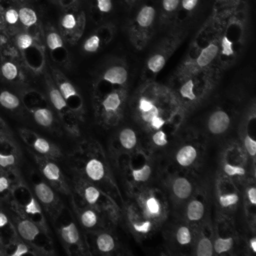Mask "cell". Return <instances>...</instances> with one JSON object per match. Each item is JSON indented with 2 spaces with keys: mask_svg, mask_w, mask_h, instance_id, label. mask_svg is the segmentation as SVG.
Returning <instances> with one entry per match:
<instances>
[{
  "mask_svg": "<svg viewBox=\"0 0 256 256\" xmlns=\"http://www.w3.org/2000/svg\"><path fill=\"white\" fill-rule=\"evenodd\" d=\"M238 201H239V196L237 193L231 192V193H226L219 196V203L224 208L232 207L236 205Z\"/></svg>",
  "mask_w": 256,
  "mask_h": 256,
  "instance_id": "cell-35",
  "label": "cell"
},
{
  "mask_svg": "<svg viewBox=\"0 0 256 256\" xmlns=\"http://www.w3.org/2000/svg\"><path fill=\"white\" fill-rule=\"evenodd\" d=\"M231 118L223 110H215L207 119V129L213 135H222L230 127Z\"/></svg>",
  "mask_w": 256,
  "mask_h": 256,
  "instance_id": "cell-8",
  "label": "cell"
},
{
  "mask_svg": "<svg viewBox=\"0 0 256 256\" xmlns=\"http://www.w3.org/2000/svg\"><path fill=\"white\" fill-rule=\"evenodd\" d=\"M81 223L86 228H92L98 223V215L92 209L84 210L80 216Z\"/></svg>",
  "mask_w": 256,
  "mask_h": 256,
  "instance_id": "cell-30",
  "label": "cell"
},
{
  "mask_svg": "<svg viewBox=\"0 0 256 256\" xmlns=\"http://www.w3.org/2000/svg\"><path fill=\"white\" fill-rule=\"evenodd\" d=\"M250 248L253 253L256 252V239L254 237L250 239Z\"/></svg>",
  "mask_w": 256,
  "mask_h": 256,
  "instance_id": "cell-52",
  "label": "cell"
},
{
  "mask_svg": "<svg viewBox=\"0 0 256 256\" xmlns=\"http://www.w3.org/2000/svg\"><path fill=\"white\" fill-rule=\"evenodd\" d=\"M16 44L20 49H27L29 48L32 44H33V38L32 36L27 33V32H23V33H19L16 37Z\"/></svg>",
  "mask_w": 256,
  "mask_h": 256,
  "instance_id": "cell-39",
  "label": "cell"
},
{
  "mask_svg": "<svg viewBox=\"0 0 256 256\" xmlns=\"http://www.w3.org/2000/svg\"><path fill=\"white\" fill-rule=\"evenodd\" d=\"M34 118L38 124L48 127L53 122V114L47 108H39L34 112Z\"/></svg>",
  "mask_w": 256,
  "mask_h": 256,
  "instance_id": "cell-24",
  "label": "cell"
},
{
  "mask_svg": "<svg viewBox=\"0 0 256 256\" xmlns=\"http://www.w3.org/2000/svg\"><path fill=\"white\" fill-rule=\"evenodd\" d=\"M195 255L197 256H212L214 254L212 241L205 236H201L195 243Z\"/></svg>",
  "mask_w": 256,
  "mask_h": 256,
  "instance_id": "cell-19",
  "label": "cell"
},
{
  "mask_svg": "<svg viewBox=\"0 0 256 256\" xmlns=\"http://www.w3.org/2000/svg\"><path fill=\"white\" fill-rule=\"evenodd\" d=\"M27 252H28L27 246L24 245V244H19L16 248V251L13 253V256H21V255H23Z\"/></svg>",
  "mask_w": 256,
  "mask_h": 256,
  "instance_id": "cell-49",
  "label": "cell"
},
{
  "mask_svg": "<svg viewBox=\"0 0 256 256\" xmlns=\"http://www.w3.org/2000/svg\"><path fill=\"white\" fill-rule=\"evenodd\" d=\"M17 67L11 63V62H7L5 63L3 66H2V74L5 78L9 79V80H12L14 79L16 76H17Z\"/></svg>",
  "mask_w": 256,
  "mask_h": 256,
  "instance_id": "cell-40",
  "label": "cell"
},
{
  "mask_svg": "<svg viewBox=\"0 0 256 256\" xmlns=\"http://www.w3.org/2000/svg\"><path fill=\"white\" fill-rule=\"evenodd\" d=\"M124 99L125 92L122 90H113L105 95L101 101V110L102 118L106 122L114 124L120 119L123 111Z\"/></svg>",
  "mask_w": 256,
  "mask_h": 256,
  "instance_id": "cell-3",
  "label": "cell"
},
{
  "mask_svg": "<svg viewBox=\"0 0 256 256\" xmlns=\"http://www.w3.org/2000/svg\"><path fill=\"white\" fill-rule=\"evenodd\" d=\"M7 223V217L5 214L0 213V227H3Z\"/></svg>",
  "mask_w": 256,
  "mask_h": 256,
  "instance_id": "cell-51",
  "label": "cell"
},
{
  "mask_svg": "<svg viewBox=\"0 0 256 256\" xmlns=\"http://www.w3.org/2000/svg\"><path fill=\"white\" fill-rule=\"evenodd\" d=\"M198 4V0H181V5L184 10L192 11Z\"/></svg>",
  "mask_w": 256,
  "mask_h": 256,
  "instance_id": "cell-47",
  "label": "cell"
},
{
  "mask_svg": "<svg viewBox=\"0 0 256 256\" xmlns=\"http://www.w3.org/2000/svg\"><path fill=\"white\" fill-rule=\"evenodd\" d=\"M167 55H168L167 51H165V50L157 51L154 54H152L147 60L148 70L153 74L160 72L163 69V67L165 66V63L167 60Z\"/></svg>",
  "mask_w": 256,
  "mask_h": 256,
  "instance_id": "cell-15",
  "label": "cell"
},
{
  "mask_svg": "<svg viewBox=\"0 0 256 256\" xmlns=\"http://www.w3.org/2000/svg\"><path fill=\"white\" fill-rule=\"evenodd\" d=\"M128 79V71L125 66L116 64L105 69L102 74V80L112 85L123 86Z\"/></svg>",
  "mask_w": 256,
  "mask_h": 256,
  "instance_id": "cell-9",
  "label": "cell"
},
{
  "mask_svg": "<svg viewBox=\"0 0 256 256\" xmlns=\"http://www.w3.org/2000/svg\"><path fill=\"white\" fill-rule=\"evenodd\" d=\"M96 246L101 253L107 254L115 249V240L111 234L103 232L97 236Z\"/></svg>",
  "mask_w": 256,
  "mask_h": 256,
  "instance_id": "cell-18",
  "label": "cell"
},
{
  "mask_svg": "<svg viewBox=\"0 0 256 256\" xmlns=\"http://www.w3.org/2000/svg\"><path fill=\"white\" fill-rule=\"evenodd\" d=\"M8 181L6 178L4 177H0V192L1 191H4L5 189L8 188Z\"/></svg>",
  "mask_w": 256,
  "mask_h": 256,
  "instance_id": "cell-50",
  "label": "cell"
},
{
  "mask_svg": "<svg viewBox=\"0 0 256 256\" xmlns=\"http://www.w3.org/2000/svg\"><path fill=\"white\" fill-rule=\"evenodd\" d=\"M220 49H221V55L230 57L234 55V49H233V42L224 35L220 40Z\"/></svg>",
  "mask_w": 256,
  "mask_h": 256,
  "instance_id": "cell-38",
  "label": "cell"
},
{
  "mask_svg": "<svg viewBox=\"0 0 256 256\" xmlns=\"http://www.w3.org/2000/svg\"><path fill=\"white\" fill-rule=\"evenodd\" d=\"M244 148H245L246 152L251 157L255 156V154H256V142L250 135H246L245 138H244Z\"/></svg>",
  "mask_w": 256,
  "mask_h": 256,
  "instance_id": "cell-41",
  "label": "cell"
},
{
  "mask_svg": "<svg viewBox=\"0 0 256 256\" xmlns=\"http://www.w3.org/2000/svg\"><path fill=\"white\" fill-rule=\"evenodd\" d=\"M100 190L94 185H88L83 190V198L89 205H96L100 198Z\"/></svg>",
  "mask_w": 256,
  "mask_h": 256,
  "instance_id": "cell-26",
  "label": "cell"
},
{
  "mask_svg": "<svg viewBox=\"0 0 256 256\" xmlns=\"http://www.w3.org/2000/svg\"><path fill=\"white\" fill-rule=\"evenodd\" d=\"M180 3V0H162V6L166 13L174 12Z\"/></svg>",
  "mask_w": 256,
  "mask_h": 256,
  "instance_id": "cell-43",
  "label": "cell"
},
{
  "mask_svg": "<svg viewBox=\"0 0 256 256\" xmlns=\"http://www.w3.org/2000/svg\"><path fill=\"white\" fill-rule=\"evenodd\" d=\"M60 25L66 35L73 37V35L80 30V16L78 18L73 12H67L61 17Z\"/></svg>",
  "mask_w": 256,
  "mask_h": 256,
  "instance_id": "cell-13",
  "label": "cell"
},
{
  "mask_svg": "<svg viewBox=\"0 0 256 256\" xmlns=\"http://www.w3.org/2000/svg\"><path fill=\"white\" fill-rule=\"evenodd\" d=\"M192 182L184 176H176L170 182V191L175 201L185 202L193 193Z\"/></svg>",
  "mask_w": 256,
  "mask_h": 256,
  "instance_id": "cell-7",
  "label": "cell"
},
{
  "mask_svg": "<svg viewBox=\"0 0 256 256\" xmlns=\"http://www.w3.org/2000/svg\"><path fill=\"white\" fill-rule=\"evenodd\" d=\"M43 174L44 176L52 181V182H57L60 180L61 178V172H60V169L59 167L53 163V162H48L44 168H43Z\"/></svg>",
  "mask_w": 256,
  "mask_h": 256,
  "instance_id": "cell-29",
  "label": "cell"
},
{
  "mask_svg": "<svg viewBox=\"0 0 256 256\" xmlns=\"http://www.w3.org/2000/svg\"><path fill=\"white\" fill-rule=\"evenodd\" d=\"M97 7L100 12L108 13L112 9V0H96Z\"/></svg>",
  "mask_w": 256,
  "mask_h": 256,
  "instance_id": "cell-44",
  "label": "cell"
},
{
  "mask_svg": "<svg viewBox=\"0 0 256 256\" xmlns=\"http://www.w3.org/2000/svg\"><path fill=\"white\" fill-rule=\"evenodd\" d=\"M200 157L199 149L194 144H183L180 146L174 155V161L181 168L192 167Z\"/></svg>",
  "mask_w": 256,
  "mask_h": 256,
  "instance_id": "cell-6",
  "label": "cell"
},
{
  "mask_svg": "<svg viewBox=\"0 0 256 256\" xmlns=\"http://www.w3.org/2000/svg\"><path fill=\"white\" fill-rule=\"evenodd\" d=\"M119 142H120L121 146L126 150L134 149L138 142L136 132L130 127L123 128L119 132Z\"/></svg>",
  "mask_w": 256,
  "mask_h": 256,
  "instance_id": "cell-16",
  "label": "cell"
},
{
  "mask_svg": "<svg viewBox=\"0 0 256 256\" xmlns=\"http://www.w3.org/2000/svg\"><path fill=\"white\" fill-rule=\"evenodd\" d=\"M151 142L157 147H163L168 144L167 134L162 129H158L152 132L151 135Z\"/></svg>",
  "mask_w": 256,
  "mask_h": 256,
  "instance_id": "cell-36",
  "label": "cell"
},
{
  "mask_svg": "<svg viewBox=\"0 0 256 256\" xmlns=\"http://www.w3.org/2000/svg\"><path fill=\"white\" fill-rule=\"evenodd\" d=\"M35 192L38 199L44 204H50L54 201L55 196L52 189L45 183H39L35 186Z\"/></svg>",
  "mask_w": 256,
  "mask_h": 256,
  "instance_id": "cell-23",
  "label": "cell"
},
{
  "mask_svg": "<svg viewBox=\"0 0 256 256\" xmlns=\"http://www.w3.org/2000/svg\"><path fill=\"white\" fill-rule=\"evenodd\" d=\"M85 174L93 182L102 180L105 176V166L102 161L97 158H90L85 163Z\"/></svg>",
  "mask_w": 256,
  "mask_h": 256,
  "instance_id": "cell-12",
  "label": "cell"
},
{
  "mask_svg": "<svg viewBox=\"0 0 256 256\" xmlns=\"http://www.w3.org/2000/svg\"><path fill=\"white\" fill-rule=\"evenodd\" d=\"M180 81L181 84L175 93L180 104L184 107H192L194 104H198L202 96L198 95L196 92V75H190L184 78H180Z\"/></svg>",
  "mask_w": 256,
  "mask_h": 256,
  "instance_id": "cell-5",
  "label": "cell"
},
{
  "mask_svg": "<svg viewBox=\"0 0 256 256\" xmlns=\"http://www.w3.org/2000/svg\"><path fill=\"white\" fill-rule=\"evenodd\" d=\"M139 207L141 208L142 216L145 219L151 220L154 224L159 223L164 217V207L161 200L155 196L153 193L141 194L138 199Z\"/></svg>",
  "mask_w": 256,
  "mask_h": 256,
  "instance_id": "cell-4",
  "label": "cell"
},
{
  "mask_svg": "<svg viewBox=\"0 0 256 256\" xmlns=\"http://www.w3.org/2000/svg\"><path fill=\"white\" fill-rule=\"evenodd\" d=\"M155 8L150 5L143 6L137 13L135 18V24L137 31L145 32L147 31L154 23L155 20Z\"/></svg>",
  "mask_w": 256,
  "mask_h": 256,
  "instance_id": "cell-10",
  "label": "cell"
},
{
  "mask_svg": "<svg viewBox=\"0 0 256 256\" xmlns=\"http://www.w3.org/2000/svg\"><path fill=\"white\" fill-rule=\"evenodd\" d=\"M26 212L29 213V214H39V213H41L40 206L34 198H31L30 202L26 205Z\"/></svg>",
  "mask_w": 256,
  "mask_h": 256,
  "instance_id": "cell-45",
  "label": "cell"
},
{
  "mask_svg": "<svg viewBox=\"0 0 256 256\" xmlns=\"http://www.w3.org/2000/svg\"><path fill=\"white\" fill-rule=\"evenodd\" d=\"M34 148L42 153V154H46L50 151V144L47 140L43 139V138H37L35 141H34Z\"/></svg>",
  "mask_w": 256,
  "mask_h": 256,
  "instance_id": "cell-42",
  "label": "cell"
},
{
  "mask_svg": "<svg viewBox=\"0 0 256 256\" xmlns=\"http://www.w3.org/2000/svg\"><path fill=\"white\" fill-rule=\"evenodd\" d=\"M212 243L214 253L224 254L233 248L234 239L232 237H217Z\"/></svg>",
  "mask_w": 256,
  "mask_h": 256,
  "instance_id": "cell-22",
  "label": "cell"
},
{
  "mask_svg": "<svg viewBox=\"0 0 256 256\" xmlns=\"http://www.w3.org/2000/svg\"><path fill=\"white\" fill-rule=\"evenodd\" d=\"M152 174V167L149 164H145L138 169H132V178L137 183L146 182Z\"/></svg>",
  "mask_w": 256,
  "mask_h": 256,
  "instance_id": "cell-25",
  "label": "cell"
},
{
  "mask_svg": "<svg viewBox=\"0 0 256 256\" xmlns=\"http://www.w3.org/2000/svg\"><path fill=\"white\" fill-rule=\"evenodd\" d=\"M58 89L66 101L73 97H79L78 96L79 94H78L75 86L68 80H64V81L60 82Z\"/></svg>",
  "mask_w": 256,
  "mask_h": 256,
  "instance_id": "cell-28",
  "label": "cell"
},
{
  "mask_svg": "<svg viewBox=\"0 0 256 256\" xmlns=\"http://www.w3.org/2000/svg\"><path fill=\"white\" fill-rule=\"evenodd\" d=\"M223 171L227 176H244L246 171L245 168L241 165H235L230 163H224L223 164Z\"/></svg>",
  "mask_w": 256,
  "mask_h": 256,
  "instance_id": "cell-34",
  "label": "cell"
},
{
  "mask_svg": "<svg viewBox=\"0 0 256 256\" xmlns=\"http://www.w3.org/2000/svg\"><path fill=\"white\" fill-rule=\"evenodd\" d=\"M49 97H50V101L53 104V106L59 110L62 111L63 109L67 108V101L64 99V97L62 96V94L60 93L58 88H52L49 92Z\"/></svg>",
  "mask_w": 256,
  "mask_h": 256,
  "instance_id": "cell-27",
  "label": "cell"
},
{
  "mask_svg": "<svg viewBox=\"0 0 256 256\" xmlns=\"http://www.w3.org/2000/svg\"><path fill=\"white\" fill-rule=\"evenodd\" d=\"M99 46H100V37L96 34H93L85 40L83 48L86 52L93 53L99 49Z\"/></svg>",
  "mask_w": 256,
  "mask_h": 256,
  "instance_id": "cell-37",
  "label": "cell"
},
{
  "mask_svg": "<svg viewBox=\"0 0 256 256\" xmlns=\"http://www.w3.org/2000/svg\"><path fill=\"white\" fill-rule=\"evenodd\" d=\"M133 113L135 121L145 130L154 118L165 119L168 123L181 110L175 93L156 83L147 84L135 95Z\"/></svg>",
  "mask_w": 256,
  "mask_h": 256,
  "instance_id": "cell-1",
  "label": "cell"
},
{
  "mask_svg": "<svg viewBox=\"0 0 256 256\" xmlns=\"http://www.w3.org/2000/svg\"><path fill=\"white\" fill-rule=\"evenodd\" d=\"M131 225H132L133 230L136 233H138V234H146V233H149L153 229L154 223L151 220L144 218V220H139V219L133 220L131 222Z\"/></svg>",
  "mask_w": 256,
  "mask_h": 256,
  "instance_id": "cell-31",
  "label": "cell"
},
{
  "mask_svg": "<svg viewBox=\"0 0 256 256\" xmlns=\"http://www.w3.org/2000/svg\"><path fill=\"white\" fill-rule=\"evenodd\" d=\"M174 238H175V241L180 246H187V245L191 244V242L193 240L191 229L186 225L178 226L175 231Z\"/></svg>",
  "mask_w": 256,
  "mask_h": 256,
  "instance_id": "cell-21",
  "label": "cell"
},
{
  "mask_svg": "<svg viewBox=\"0 0 256 256\" xmlns=\"http://www.w3.org/2000/svg\"><path fill=\"white\" fill-rule=\"evenodd\" d=\"M247 194V198L249 200V202L251 203V205H255L256 204V189L254 186H251L247 189L246 191Z\"/></svg>",
  "mask_w": 256,
  "mask_h": 256,
  "instance_id": "cell-48",
  "label": "cell"
},
{
  "mask_svg": "<svg viewBox=\"0 0 256 256\" xmlns=\"http://www.w3.org/2000/svg\"><path fill=\"white\" fill-rule=\"evenodd\" d=\"M0 25H4V22H3V15H2V9H1V6H0Z\"/></svg>",
  "mask_w": 256,
  "mask_h": 256,
  "instance_id": "cell-53",
  "label": "cell"
},
{
  "mask_svg": "<svg viewBox=\"0 0 256 256\" xmlns=\"http://www.w3.org/2000/svg\"><path fill=\"white\" fill-rule=\"evenodd\" d=\"M61 237L69 245L77 244L80 240V235L78 228L74 222L69 223L68 225L61 228Z\"/></svg>",
  "mask_w": 256,
  "mask_h": 256,
  "instance_id": "cell-17",
  "label": "cell"
},
{
  "mask_svg": "<svg viewBox=\"0 0 256 256\" xmlns=\"http://www.w3.org/2000/svg\"><path fill=\"white\" fill-rule=\"evenodd\" d=\"M46 43L50 50H56L63 47V39L56 31H50L46 36Z\"/></svg>",
  "mask_w": 256,
  "mask_h": 256,
  "instance_id": "cell-32",
  "label": "cell"
},
{
  "mask_svg": "<svg viewBox=\"0 0 256 256\" xmlns=\"http://www.w3.org/2000/svg\"><path fill=\"white\" fill-rule=\"evenodd\" d=\"M18 232L26 240H34L39 233L38 227L29 220H23L18 224Z\"/></svg>",
  "mask_w": 256,
  "mask_h": 256,
  "instance_id": "cell-20",
  "label": "cell"
},
{
  "mask_svg": "<svg viewBox=\"0 0 256 256\" xmlns=\"http://www.w3.org/2000/svg\"><path fill=\"white\" fill-rule=\"evenodd\" d=\"M0 103L2 106L8 109H14L19 106L18 98L14 94L7 91H4L0 94Z\"/></svg>",
  "mask_w": 256,
  "mask_h": 256,
  "instance_id": "cell-33",
  "label": "cell"
},
{
  "mask_svg": "<svg viewBox=\"0 0 256 256\" xmlns=\"http://www.w3.org/2000/svg\"><path fill=\"white\" fill-rule=\"evenodd\" d=\"M19 24L29 28L34 26L38 21L36 11L27 4V0H18Z\"/></svg>",
  "mask_w": 256,
  "mask_h": 256,
  "instance_id": "cell-11",
  "label": "cell"
},
{
  "mask_svg": "<svg viewBox=\"0 0 256 256\" xmlns=\"http://www.w3.org/2000/svg\"><path fill=\"white\" fill-rule=\"evenodd\" d=\"M15 161V158L13 155H2L0 154V166L6 167L9 165H12Z\"/></svg>",
  "mask_w": 256,
  "mask_h": 256,
  "instance_id": "cell-46",
  "label": "cell"
},
{
  "mask_svg": "<svg viewBox=\"0 0 256 256\" xmlns=\"http://www.w3.org/2000/svg\"><path fill=\"white\" fill-rule=\"evenodd\" d=\"M220 50L219 42L212 41L200 50L196 58L188 61L178 72L179 78H184L190 75H197L202 70H206L216 59Z\"/></svg>",
  "mask_w": 256,
  "mask_h": 256,
  "instance_id": "cell-2",
  "label": "cell"
},
{
  "mask_svg": "<svg viewBox=\"0 0 256 256\" xmlns=\"http://www.w3.org/2000/svg\"><path fill=\"white\" fill-rule=\"evenodd\" d=\"M204 212H205V207L202 201L198 199H191L187 203L185 215L188 221L194 222V223L200 221L204 216Z\"/></svg>",
  "mask_w": 256,
  "mask_h": 256,
  "instance_id": "cell-14",
  "label": "cell"
}]
</instances>
